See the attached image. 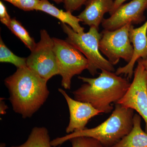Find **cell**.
I'll use <instances>...</instances> for the list:
<instances>
[{
    "label": "cell",
    "instance_id": "cell-17",
    "mask_svg": "<svg viewBox=\"0 0 147 147\" xmlns=\"http://www.w3.org/2000/svg\"><path fill=\"white\" fill-rule=\"evenodd\" d=\"M0 62L12 64L17 68L26 67L27 58L20 57L14 55L3 41L0 39Z\"/></svg>",
    "mask_w": 147,
    "mask_h": 147
},
{
    "label": "cell",
    "instance_id": "cell-3",
    "mask_svg": "<svg viewBox=\"0 0 147 147\" xmlns=\"http://www.w3.org/2000/svg\"><path fill=\"white\" fill-rule=\"evenodd\" d=\"M134 110L116 103L108 118L99 125L85 128L51 141L52 147L60 146L74 137H86L96 139L104 147H113L131 131L133 126Z\"/></svg>",
    "mask_w": 147,
    "mask_h": 147
},
{
    "label": "cell",
    "instance_id": "cell-20",
    "mask_svg": "<svg viewBox=\"0 0 147 147\" xmlns=\"http://www.w3.org/2000/svg\"><path fill=\"white\" fill-rule=\"evenodd\" d=\"M88 0H63L64 7L67 11L72 13L79 10L82 6L85 5Z\"/></svg>",
    "mask_w": 147,
    "mask_h": 147
},
{
    "label": "cell",
    "instance_id": "cell-15",
    "mask_svg": "<svg viewBox=\"0 0 147 147\" xmlns=\"http://www.w3.org/2000/svg\"><path fill=\"white\" fill-rule=\"evenodd\" d=\"M49 131L45 127H35L32 129L25 143L10 147H52Z\"/></svg>",
    "mask_w": 147,
    "mask_h": 147
},
{
    "label": "cell",
    "instance_id": "cell-13",
    "mask_svg": "<svg viewBox=\"0 0 147 147\" xmlns=\"http://www.w3.org/2000/svg\"><path fill=\"white\" fill-rule=\"evenodd\" d=\"M36 10L43 11L56 17L61 21L62 23L67 24L78 33L85 32V29L81 26L79 24L81 21L77 16H74L70 11H63L59 9L50 3L48 0H40Z\"/></svg>",
    "mask_w": 147,
    "mask_h": 147
},
{
    "label": "cell",
    "instance_id": "cell-10",
    "mask_svg": "<svg viewBox=\"0 0 147 147\" xmlns=\"http://www.w3.org/2000/svg\"><path fill=\"white\" fill-rule=\"evenodd\" d=\"M58 90L65 98L69 110V123L65 130L67 134L85 129L90 119L102 114L90 103L73 99L62 89Z\"/></svg>",
    "mask_w": 147,
    "mask_h": 147
},
{
    "label": "cell",
    "instance_id": "cell-6",
    "mask_svg": "<svg viewBox=\"0 0 147 147\" xmlns=\"http://www.w3.org/2000/svg\"><path fill=\"white\" fill-rule=\"evenodd\" d=\"M27 58V66L40 77L48 82L59 75L54 42L46 30L40 31V39Z\"/></svg>",
    "mask_w": 147,
    "mask_h": 147
},
{
    "label": "cell",
    "instance_id": "cell-16",
    "mask_svg": "<svg viewBox=\"0 0 147 147\" xmlns=\"http://www.w3.org/2000/svg\"><path fill=\"white\" fill-rule=\"evenodd\" d=\"M9 29L13 34L21 40L29 50L31 51L33 50L36 45V42L21 23L16 18H12Z\"/></svg>",
    "mask_w": 147,
    "mask_h": 147
},
{
    "label": "cell",
    "instance_id": "cell-2",
    "mask_svg": "<svg viewBox=\"0 0 147 147\" xmlns=\"http://www.w3.org/2000/svg\"><path fill=\"white\" fill-rule=\"evenodd\" d=\"M78 78L85 84L72 92L74 99L90 103L101 113L113 111L112 104L123 97L131 84L128 79L104 69L96 78L79 76Z\"/></svg>",
    "mask_w": 147,
    "mask_h": 147
},
{
    "label": "cell",
    "instance_id": "cell-12",
    "mask_svg": "<svg viewBox=\"0 0 147 147\" xmlns=\"http://www.w3.org/2000/svg\"><path fill=\"white\" fill-rule=\"evenodd\" d=\"M113 0H88L85 9L77 16L84 25L94 26L99 30L105 13L113 9Z\"/></svg>",
    "mask_w": 147,
    "mask_h": 147
},
{
    "label": "cell",
    "instance_id": "cell-9",
    "mask_svg": "<svg viewBox=\"0 0 147 147\" xmlns=\"http://www.w3.org/2000/svg\"><path fill=\"white\" fill-rule=\"evenodd\" d=\"M147 9V0H131L121 5L110 17L104 18L101 25L104 30L113 31L128 24L133 25L144 23V13Z\"/></svg>",
    "mask_w": 147,
    "mask_h": 147
},
{
    "label": "cell",
    "instance_id": "cell-23",
    "mask_svg": "<svg viewBox=\"0 0 147 147\" xmlns=\"http://www.w3.org/2000/svg\"><path fill=\"white\" fill-rule=\"evenodd\" d=\"M140 59L145 69L147 71V58L145 60L142 59Z\"/></svg>",
    "mask_w": 147,
    "mask_h": 147
},
{
    "label": "cell",
    "instance_id": "cell-7",
    "mask_svg": "<svg viewBox=\"0 0 147 147\" xmlns=\"http://www.w3.org/2000/svg\"><path fill=\"white\" fill-rule=\"evenodd\" d=\"M131 25L128 24L117 30H103L101 32L99 50L113 65L118 63L121 59L128 63L132 58L133 48L129 38Z\"/></svg>",
    "mask_w": 147,
    "mask_h": 147
},
{
    "label": "cell",
    "instance_id": "cell-22",
    "mask_svg": "<svg viewBox=\"0 0 147 147\" xmlns=\"http://www.w3.org/2000/svg\"><path fill=\"white\" fill-rule=\"evenodd\" d=\"M127 1V0H114V5H113V9H112V10L110 11V13H109L110 16L115 12V11L121 5L123 4L126 1Z\"/></svg>",
    "mask_w": 147,
    "mask_h": 147
},
{
    "label": "cell",
    "instance_id": "cell-1",
    "mask_svg": "<svg viewBox=\"0 0 147 147\" xmlns=\"http://www.w3.org/2000/svg\"><path fill=\"white\" fill-rule=\"evenodd\" d=\"M47 82L28 67L17 68L15 73L6 78L5 84L13 111L23 118L32 117L49 96Z\"/></svg>",
    "mask_w": 147,
    "mask_h": 147
},
{
    "label": "cell",
    "instance_id": "cell-11",
    "mask_svg": "<svg viewBox=\"0 0 147 147\" xmlns=\"http://www.w3.org/2000/svg\"><path fill=\"white\" fill-rule=\"evenodd\" d=\"M129 38L132 43L133 54L129 62L116 70L117 75H124L130 80L134 76V68L136 62L139 59L147 58V20L141 26L134 28L131 25L129 30Z\"/></svg>",
    "mask_w": 147,
    "mask_h": 147
},
{
    "label": "cell",
    "instance_id": "cell-25",
    "mask_svg": "<svg viewBox=\"0 0 147 147\" xmlns=\"http://www.w3.org/2000/svg\"><path fill=\"white\" fill-rule=\"evenodd\" d=\"M6 144H4V143H1L0 144V147H5Z\"/></svg>",
    "mask_w": 147,
    "mask_h": 147
},
{
    "label": "cell",
    "instance_id": "cell-14",
    "mask_svg": "<svg viewBox=\"0 0 147 147\" xmlns=\"http://www.w3.org/2000/svg\"><path fill=\"white\" fill-rule=\"evenodd\" d=\"M141 117L134 114L131 131L113 147H147V134L141 127Z\"/></svg>",
    "mask_w": 147,
    "mask_h": 147
},
{
    "label": "cell",
    "instance_id": "cell-18",
    "mask_svg": "<svg viewBox=\"0 0 147 147\" xmlns=\"http://www.w3.org/2000/svg\"><path fill=\"white\" fill-rule=\"evenodd\" d=\"M69 141L72 147H104L98 140L91 137H76Z\"/></svg>",
    "mask_w": 147,
    "mask_h": 147
},
{
    "label": "cell",
    "instance_id": "cell-5",
    "mask_svg": "<svg viewBox=\"0 0 147 147\" xmlns=\"http://www.w3.org/2000/svg\"><path fill=\"white\" fill-rule=\"evenodd\" d=\"M59 75L61 86L66 90L71 88V79L89 67L88 61L80 51L66 40L53 38Z\"/></svg>",
    "mask_w": 147,
    "mask_h": 147
},
{
    "label": "cell",
    "instance_id": "cell-4",
    "mask_svg": "<svg viewBox=\"0 0 147 147\" xmlns=\"http://www.w3.org/2000/svg\"><path fill=\"white\" fill-rule=\"evenodd\" d=\"M61 26L67 35L65 40L80 51L88 61V70L92 75L95 76L98 70L115 71L114 65L100 54L99 44L102 34L98 29L91 26L87 32L79 34L66 24L61 23Z\"/></svg>",
    "mask_w": 147,
    "mask_h": 147
},
{
    "label": "cell",
    "instance_id": "cell-24",
    "mask_svg": "<svg viewBox=\"0 0 147 147\" xmlns=\"http://www.w3.org/2000/svg\"><path fill=\"white\" fill-rule=\"evenodd\" d=\"M52 1H54L57 4H60L63 2V0H52Z\"/></svg>",
    "mask_w": 147,
    "mask_h": 147
},
{
    "label": "cell",
    "instance_id": "cell-19",
    "mask_svg": "<svg viewBox=\"0 0 147 147\" xmlns=\"http://www.w3.org/2000/svg\"><path fill=\"white\" fill-rule=\"evenodd\" d=\"M25 11L36 10L40 0H2Z\"/></svg>",
    "mask_w": 147,
    "mask_h": 147
},
{
    "label": "cell",
    "instance_id": "cell-21",
    "mask_svg": "<svg viewBox=\"0 0 147 147\" xmlns=\"http://www.w3.org/2000/svg\"><path fill=\"white\" fill-rule=\"evenodd\" d=\"M12 18L9 15L5 6L1 1H0V21L9 29L10 28Z\"/></svg>",
    "mask_w": 147,
    "mask_h": 147
},
{
    "label": "cell",
    "instance_id": "cell-8",
    "mask_svg": "<svg viewBox=\"0 0 147 147\" xmlns=\"http://www.w3.org/2000/svg\"><path fill=\"white\" fill-rule=\"evenodd\" d=\"M117 103L137 111L144 121L147 134V71L140 59L134 70L133 81L126 94Z\"/></svg>",
    "mask_w": 147,
    "mask_h": 147
}]
</instances>
